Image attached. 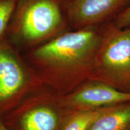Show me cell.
Listing matches in <instances>:
<instances>
[{"instance_id": "2", "label": "cell", "mask_w": 130, "mask_h": 130, "mask_svg": "<svg viewBox=\"0 0 130 130\" xmlns=\"http://www.w3.org/2000/svg\"><path fill=\"white\" fill-rule=\"evenodd\" d=\"M69 30L67 0H17L6 37L23 53Z\"/></svg>"}, {"instance_id": "8", "label": "cell", "mask_w": 130, "mask_h": 130, "mask_svg": "<svg viewBox=\"0 0 130 130\" xmlns=\"http://www.w3.org/2000/svg\"><path fill=\"white\" fill-rule=\"evenodd\" d=\"M89 130H130V101L110 107Z\"/></svg>"}, {"instance_id": "6", "label": "cell", "mask_w": 130, "mask_h": 130, "mask_svg": "<svg viewBox=\"0 0 130 130\" xmlns=\"http://www.w3.org/2000/svg\"><path fill=\"white\" fill-rule=\"evenodd\" d=\"M128 2L129 0H67L69 28L79 30L112 21Z\"/></svg>"}, {"instance_id": "1", "label": "cell", "mask_w": 130, "mask_h": 130, "mask_svg": "<svg viewBox=\"0 0 130 130\" xmlns=\"http://www.w3.org/2000/svg\"><path fill=\"white\" fill-rule=\"evenodd\" d=\"M102 28L103 24L67 30L22 55L43 86L67 95L92 79Z\"/></svg>"}, {"instance_id": "3", "label": "cell", "mask_w": 130, "mask_h": 130, "mask_svg": "<svg viewBox=\"0 0 130 130\" xmlns=\"http://www.w3.org/2000/svg\"><path fill=\"white\" fill-rule=\"evenodd\" d=\"M91 80L130 93V27L119 28L113 21L103 24Z\"/></svg>"}, {"instance_id": "9", "label": "cell", "mask_w": 130, "mask_h": 130, "mask_svg": "<svg viewBox=\"0 0 130 130\" xmlns=\"http://www.w3.org/2000/svg\"><path fill=\"white\" fill-rule=\"evenodd\" d=\"M111 107L71 110L64 118L60 130H89L94 122Z\"/></svg>"}, {"instance_id": "11", "label": "cell", "mask_w": 130, "mask_h": 130, "mask_svg": "<svg viewBox=\"0 0 130 130\" xmlns=\"http://www.w3.org/2000/svg\"><path fill=\"white\" fill-rule=\"evenodd\" d=\"M112 21L119 28H124L130 27V0L124 9Z\"/></svg>"}, {"instance_id": "4", "label": "cell", "mask_w": 130, "mask_h": 130, "mask_svg": "<svg viewBox=\"0 0 130 130\" xmlns=\"http://www.w3.org/2000/svg\"><path fill=\"white\" fill-rule=\"evenodd\" d=\"M45 86L32 91L1 119L10 130H60L71 110Z\"/></svg>"}, {"instance_id": "10", "label": "cell", "mask_w": 130, "mask_h": 130, "mask_svg": "<svg viewBox=\"0 0 130 130\" xmlns=\"http://www.w3.org/2000/svg\"><path fill=\"white\" fill-rule=\"evenodd\" d=\"M17 0H0V39L6 37Z\"/></svg>"}, {"instance_id": "5", "label": "cell", "mask_w": 130, "mask_h": 130, "mask_svg": "<svg viewBox=\"0 0 130 130\" xmlns=\"http://www.w3.org/2000/svg\"><path fill=\"white\" fill-rule=\"evenodd\" d=\"M42 86L22 53L6 37L0 39V119Z\"/></svg>"}, {"instance_id": "12", "label": "cell", "mask_w": 130, "mask_h": 130, "mask_svg": "<svg viewBox=\"0 0 130 130\" xmlns=\"http://www.w3.org/2000/svg\"><path fill=\"white\" fill-rule=\"evenodd\" d=\"M0 130H10L7 126L5 125L1 119H0Z\"/></svg>"}, {"instance_id": "7", "label": "cell", "mask_w": 130, "mask_h": 130, "mask_svg": "<svg viewBox=\"0 0 130 130\" xmlns=\"http://www.w3.org/2000/svg\"><path fill=\"white\" fill-rule=\"evenodd\" d=\"M61 104L69 110L113 106L130 101V93L101 81L89 80L67 95H60Z\"/></svg>"}]
</instances>
